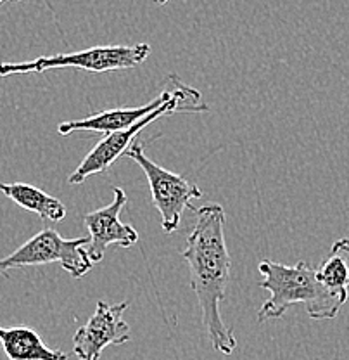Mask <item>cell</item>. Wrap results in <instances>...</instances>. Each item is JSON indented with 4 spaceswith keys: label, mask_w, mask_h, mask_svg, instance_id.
I'll return each instance as SVG.
<instances>
[{
    "label": "cell",
    "mask_w": 349,
    "mask_h": 360,
    "mask_svg": "<svg viewBox=\"0 0 349 360\" xmlns=\"http://www.w3.org/2000/svg\"><path fill=\"white\" fill-rule=\"evenodd\" d=\"M173 96V90H164L159 97L138 108H121V110H110L97 112V115L87 116L84 120H73V122L59 123L58 132L61 135H70L73 132H97V134H112L118 130H125L133 123L140 122L145 116L151 115L157 108L163 106L170 97Z\"/></svg>",
    "instance_id": "obj_9"
},
{
    "label": "cell",
    "mask_w": 349,
    "mask_h": 360,
    "mask_svg": "<svg viewBox=\"0 0 349 360\" xmlns=\"http://www.w3.org/2000/svg\"><path fill=\"white\" fill-rule=\"evenodd\" d=\"M2 2H6V0H0V4ZM11 2H20V0H11Z\"/></svg>",
    "instance_id": "obj_15"
},
{
    "label": "cell",
    "mask_w": 349,
    "mask_h": 360,
    "mask_svg": "<svg viewBox=\"0 0 349 360\" xmlns=\"http://www.w3.org/2000/svg\"><path fill=\"white\" fill-rule=\"evenodd\" d=\"M129 302L110 305L97 302L96 312L90 315L87 324L77 329L73 336V352L81 360H99L103 352L111 345H123L131 340L130 326L123 314Z\"/></svg>",
    "instance_id": "obj_7"
},
{
    "label": "cell",
    "mask_w": 349,
    "mask_h": 360,
    "mask_svg": "<svg viewBox=\"0 0 349 360\" xmlns=\"http://www.w3.org/2000/svg\"><path fill=\"white\" fill-rule=\"evenodd\" d=\"M258 270L263 276L258 286L270 292V298L258 312L260 324L272 319H280L294 305H305L308 315L315 321L336 319L348 302V298L325 288L318 281L317 270L303 260L296 265L261 260Z\"/></svg>",
    "instance_id": "obj_2"
},
{
    "label": "cell",
    "mask_w": 349,
    "mask_h": 360,
    "mask_svg": "<svg viewBox=\"0 0 349 360\" xmlns=\"http://www.w3.org/2000/svg\"><path fill=\"white\" fill-rule=\"evenodd\" d=\"M317 277L325 288L336 295L348 298L349 288V269L341 255L330 251V255L322 262L320 269L317 270Z\"/></svg>",
    "instance_id": "obj_12"
},
{
    "label": "cell",
    "mask_w": 349,
    "mask_h": 360,
    "mask_svg": "<svg viewBox=\"0 0 349 360\" xmlns=\"http://www.w3.org/2000/svg\"><path fill=\"white\" fill-rule=\"evenodd\" d=\"M175 82L176 85L173 89V96H171L163 106L157 108L156 111H152L151 115L145 116L140 122L133 123L129 129L107 134L106 137H104L103 141L97 142L96 148H92V151L84 158V161L78 165L77 170L70 175L67 182H70L71 186H77V184H84L85 180L92 177V175L106 172L119 156H125V153L129 151V148L133 144L135 139H137L138 132L144 130L147 125H151L152 122H156L157 118L175 115V112L180 111L201 112L209 110L204 103H201V94H199V90L182 84V82L178 80V77H175Z\"/></svg>",
    "instance_id": "obj_3"
},
{
    "label": "cell",
    "mask_w": 349,
    "mask_h": 360,
    "mask_svg": "<svg viewBox=\"0 0 349 360\" xmlns=\"http://www.w3.org/2000/svg\"><path fill=\"white\" fill-rule=\"evenodd\" d=\"M88 243V236L65 239L55 229H42L13 253L0 258V274L11 269L59 264L71 277L80 279L93 267L87 253Z\"/></svg>",
    "instance_id": "obj_5"
},
{
    "label": "cell",
    "mask_w": 349,
    "mask_h": 360,
    "mask_svg": "<svg viewBox=\"0 0 349 360\" xmlns=\"http://www.w3.org/2000/svg\"><path fill=\"white\" fill-rule=\"evenodd\" d=\"M125 156L133 160L147 177L152 202L161 215L163 231L166 234L178 231L183 210H194L192 201L202 198V191L196 184H190L178 174H173V172L154 163L151 158L145 155L142 142H133Z\"/></svg>",
    "instance_id": "obj_6"
},
{
    "label": "cell",
    "mask_w": 349,
    "mask_h": 360,
    "mask_svg": "<svg viewBox=\"0 0 349 360\" xmlns=\"http://www.w3.org/2000/svg\"><path fill=\"white\" fill-rule=\"evenodd\" d=\"M330 251L341 255V257L344 258V262H346V265L349 269V238L337 239V241L332 245V250H330Z\"/></svg>",
    "instance_id": "obj_13"
},
{
    "label": "cell",
    "mask_w": 349,
    "mask_h": 360,
    "mask_svg": "<svg viewBox=\"0 0 349 360\" xmlns=\"http://www.w3.org/2000/svg\"><path fill=\"white\" fill-rule=\"evenodd\" d=\"M151 56V45H103L85 51L67 52V54L40 56L33 61L0 63V77L25 73H45L51 70L74 68L90 73H107V71L131 70L142 65Z\"/></svg>",
    "instance_id": "obj_4"
},
{
    "label": "cell",
    "mask_w": 349,
    "mask_h": 360,
    "mask_svg": "<svg viewBox=\"0 0 349 360\" xmlns=\"http://www.w3.org/2000/svg\"><path fill=\"white\" fill-rule=\"evenodd\" d=\"M112 194H114V200L111 205L87 213L84 219L90 238L87 253L93 265L103 262L106 250L111 245L130 248L138 241L137 229L123 224L119 219L126 205L125 191L121 187H112Z\"/></svg>",
    "instance_id": "obj_8"
},
{
    "label": "cell",
    "mask_w": 349,
    "mask_h": 360,
    "mask_svg": "<svg viewBox=\"0 0 349 360\" xmlns=\"http://www.w3.org/2000/svg\"><path fill=\"white\" fill-rule=\"evenodd\" d=\"M196 225L187 238L183 260L190 270V288L202 310V324L213 348L223 355L234 354L237 341L225 326L220 305L230 283V253L225 241V210L221 205L194 208Z\"/></svg>",
    "instance_id": "obj_1"
},
{
    "label": "cell",
    "mask_w": 349,
    "mask_h": 360,
    "mask_svg": "<svg viewBox=\"0 0 349 360\" xmlns=\"http://www.w3.org/2000/svg\"><path fill=\"white\" fill-rule=\"evenodd\" d=\"M154 2H156V4H159V6H164V4H166L168 0H154Z\"/></svg>",
    "instance_id": "obj_14"
},
{
    "label": "cell",
    "mask_w": 349,
    "mask_h": 360,
    "mask_svg": "<svg viewBox=\"0 0 349 360\" xmlns=\"http://www.w3.org/2000/svg\"><path fill=\"white\" fill-rule=\"evenodd\" d=\"M0 345L9 360H67V354L47 347L39 333L26 326H0Z\"/></svg>",
    "instance_id": "obj_10"
},
{
    "label": "cell",
    "mask_w": 349,
    "mask_h": 360,
    "mask_svg": "<svg viewBox=\"0 0 349 360\" xmlns=\"http://www.w3.org/2000/svg\"><path fill=\"white\" fill-rule=\"evenodd\" d=\"M0 193L26 212L39 215L44 222H62L66 219L67 212L65 202L39 189V187L32 186V184L2 182L0 184Z\"/></svg>",
    "instance_id": "obj_11"
}]
</instances>
